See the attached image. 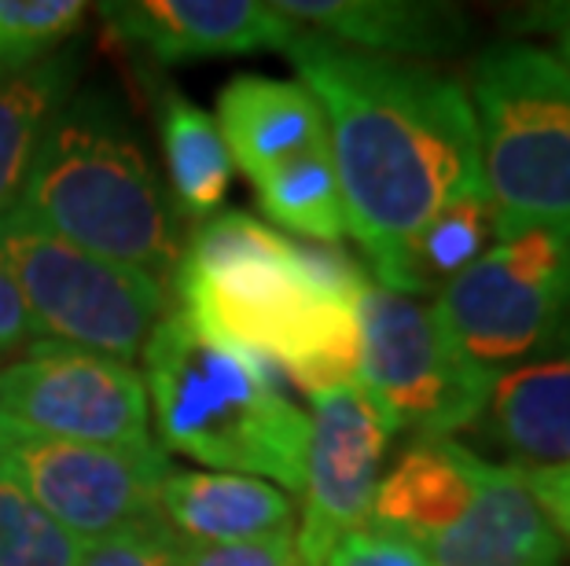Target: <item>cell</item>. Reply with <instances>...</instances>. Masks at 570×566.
<instances>
[{
    "mask_svg": "<svg viewBox=\"0 0 570 566\" xmlns=\"http://www.w3.org/2000/svg\"><path fill=\"white\" fill-rule=\"evenodd\" d=\"M501 244L497 218L490 207L487 188L475 185L449 199L434 218L409 239V247L397 255L391 272L380 287L394 295H439L445 284H453L468 265H475L487 250Z\"/></svg>",
    "mask_w": 570,
    "mask_h": 566,
    "instance_id": "d6986e66",
    "label": "cell"
},
{
    "mask_svg": "<svg viewBox=\"0 0 570 566\" xmlns=\"http://www.w3.org/2000/svg\"><path fill=\"white\" fill-rule=\"evenodd\" d=\"M284 19L386 59H442L468 44V19L434 0H276Z\"/></svg>",
    "mask_w": 570,
    "mask_h": 566,
    "instance_id": "9a60e30c",
    "label": "cell"
},
{
    "mask_svg": "<svg viewBox=\"0 0 570 566\" xmlns=\"http://www.w3.org/2000/svg\"><path fill=\"white\" fill-rule=\"evenodd\" d=\"M391 424L357 383L309 397V449L295 526L298 566H324L338 540L372 526Z\"/></svg>",
    "mask_w": 570,
    "mask_h": 566,
    "instance_id": "8fae6325",
    "label": "cell"
},
{
    "mask_svg": "<svg viewBox=\"0 0 570 566\" xmlns=\"http://www.w3.org/2000/svg\"><path fill=\"white\" fill-rule=\"evenodd\" d=\"M468 100L501 244L570 232V67L538 44H493L479 56Z\"/></svg>",
    "mask_w": 570,
    "mask_h": 566,
    "instance_id": "5b68a950",
    "label": "cell"
},
{
    "mask_svg": "<svg viewBox=\"0 0 570 566\" xmlns=\"http://www.w3.org/2000/svg\"><path fill=\"white\" fill-rule=\"evenodd\" d=\"M104 22L163 67L191 59L284 52L302 33L298 22L284 19L262 0H122L100 4Z\"/></svg>",
    "mask_w": 570,
    "mask_h": 566,
    "instance_id": "7c38bea8",
    "label": "cell"
},
{
    "mask_svg": "<svg viewBox=\"0 0 570 566\" xmlns=\"http://www.w3.org/2000/svg\"><path fill=\"white\" fill-rule=\"evenodd\" d=\"M166 475L169 460L159 441H67L38 435L0 413V478L89 545L118 526L159 515Z\"/></svg>",
    "mask_w": 570,
    "mask_h": 566,
    "instance_id": "9c48e42d",
    "label": "cell"
},
{
    "mask_svg": "<svg viewBox=\"0 0 570 566\" xmlns=\"http://www.w3.org/2000/svg\"><path fill=\"white\" fill-rule=\"evenodd\" d=\"M89 540L0 478V566H81Z\"/></svg>",
    "mask_w": 570,
    "mask_h": 566,
    "instance_id": "603a6c76",
    "label": "cell"
},
{
    "mask_svg": "<svg viewBox=\"0 0 570 566\" xmlns=\"http://www.w3.org/2000/svg\"><path fill=\"white\" fill-rule=\"evenodd\" d=\"M357 328L354 383L391 430L449 438L479 424L490 383L464 368V360L449 349L431 306L368 280L357 302Z\"/></svg>",
    "mask_w": 570,
    "mask_h": 566,
    "instance_id": "ba28073f",
    "label": "cell"
},
{
    "mask_svg": "<svg viewBox=\"0 0 570 566\" xmlns=\"http://www.w3.org/2000/svg\"><path fill=\"white\" fill-rule=\"evenodd\" d=\"M449 349L493 387L570 342V232L504 239L434 295Z\"/></svg>",
    "mask_w": 570,
    "mask_h": 566,
    "instance_id": "8992f818",
    "label": "cell"
},
{
    "mask_svg": "<svg viewBox=\"0 0 570 566\" xmlns=\"http://www.w3.org/2000/svg\"><path fill=\"white\" fill-rule=\"evenodd\" d=\"M16 210L89 255L174 284L185 250L180 218L111 92L75 89L59 103Z\"/></svg>",
    "mask_w": 570,
    "mask_h": 566,
    "instance_id": "3957f363",
    "label": "cell"
},
{
    "mask_svg": "<svg viewBox=\"0 0 570 566\" xmlns=\"http://www.w3.org/2000/svg\"><path fill=\"white\" fill-rule=\"evenodd\" d=\"M78 89V52L59 48L45 63L0 78V214L16 207L22 177L59 103Z\"/></svg>",
    "mask_w": 570,
    "mask_h": 566,
    "instance_id": "44dd1931",
    "label": "cell"
},
{
    "mask_svg": "<svg viewBox=\"0 0 570 566\" xmlns=\"http://www.w3.org/2000/svg\"><path fill=\"white\" fill-rule=\"evenodd\" d=\"M159 137L166 155L169 202L177 218L206 221L222 207L233 185V155H228L222 129L199 103L185 92H166L159 107Z\"/></svg>",
    "mask_w": 570,
    "mask_h": 566,
    "instance_id": "ffe728a7",
    "label": "cell"
},
{
    "mask_svg": "<svg viewBox=\"0 0 570 566\" xmlns=\"http://www.w3.org/2000/svg\"><path fill=\"white\" fill-rule=\"evenodd\" d=\"M563 548L523 471L479 460L468 504L416 552L431 566H560Z\"/></svg>",
    "mask_w": 570,
    "mask_h": 566,
    "instance_id": "4fadbf2b",
    "label": "cell"
},
{
    "mask_svg": "<svg viewBox=\"0 0 570 566\" xmlns=\"http://www.w3.org/2000/svg\"><path fill=\"white\" fill-rule=\"evenodd\" d=\"M174 291L191 324L247 349L306 397L357 376L361 291L321 284L298 239L244 210H222L191 228Z\"/></svg>",
    "mask_w": 570,
    "mask_h": 566,
    "instance_id": "7a4b0ae2",
    "label": "cell"
},
{
    "mask_svg": "<svg viewBox=\"0 0 570 566\" xmlns=\"http://www.w3.org/2000/svg\"><path fill=\"white\" fill-rule=\"evenodd\" d=\"M287 59L327 118L346 236L383 280L449 199L482 185L468 89L428 63L357 52L306 27Z\"/></svg>",
    "mask_w": 570,
    "mask_h": 566,
    "instance_id": "6da1fadb",
    "label": "cell"
},
{
    "mask_svg": "<svg viewBox=\"0 0 570 566\" xmlns=\"http://www.w3.org/2000/svg\"><path fill=\"white\" fill-rule=\"evenodd\" d=\"M254 196L265 218L302 236L306 244H338L346 236V202L332 148L313 151L262 177L254 185Z\"/></svg>",
    "mask_w": 570,
    "mask_h": 566,
    "instance_id": "7402d4cb",
    "label": "cell"
},
{
    "mask_svg": "<svg viewBox=\"0 0 570 566\" xmlns=\"http://www.w3.org/2000/svg\"><path fill=\"white\" fill-rule=\"evenodd\" d=\"M515 30H538L556 41V59L570 67V4H533L512 16Z\"/></svg>",
    "mask_w": 570,
    "mask_h": 566,
    "instance_id": "f546056e",
    "label": "cell"
},
{
    "mask_svg": "<svg viewBox=\"0 0 570 566\" xmlns=\"http://www.w3.org/2000/svg\"><path fill=\"white\" fill-rule=\"evenodd\" d=\"M159 515L191 545H236L295 529V504L273 481L228 471H177L159 489Z\"/></svg>",
    "mask_w": 570,
    "mask_h": 566,
    "instance_id": "e0dca14e",
    "label": "cell"
},
{
    "mask_svg": "<svg viewBox=\"0 0 570 566\" xmlns=\"http://www.w3.org/2000/svg\"><path fill=\"white\" fill-rule=\"evenodd\" d=\"M180 552L185 537L163 515H148L92 540L81 566H180Z\"/></svg>",
    "mask_w": 570,
    "mask_h": 566,
    "instance_id": "d4e9b609",
    "label": "cell"
},
{
    "mask_svg": "<svg viewBox=\"0 0 570 566\" xmlns=\"http://www.w3.org/2000/svg\"><path fill=\"white\" fill-rule=\"evenodd\" d=\"M482 419L508 467H570V342L493 379Z\"/></svg>",
    "mask_w": 570,
    "mask_h": 566,
    "instance_id": "2e32d148",
    "label": "cell"
},
{
    "mask_svg": "<svg viewBox=\"0 0 570 566\" xmlns=\"http://www.w3.org/2000/svg\"><path fill=\"white\" fill-rule=\"evenodd\" d=\"M180 566H298L295 529L236 540V545H191V540H185Z\"/></svg>",
    "mask_w": 570,
    "mask_h": 566,
    "instance_id": "484cf974",
    "label": "cell"
},
{
    "mask_svg": "<svg viewBox=\"0 0 570 566\" xmlns=\"http://www.w3.org/2000/svg\"><path fill=\"white\" fill-rule=\"evenodd\" d=\"M81 0H0V78L45 63L85 22Z\"/></svg>",
    "mask_w": 570,
    "mask_h": 566,
    "instance_id": "cb8c5ba5",
    "label": "cell"
},
{
    "mask_svg": "<svg viewBox=\"0 0 570 566\" xmlns=\"http://www.w3.org/2000/svg\"><path fill=\"white\" fill-rule=\"evenodd\" d=\"M533 500L541 504V512L549 515L556 534L570 540V467H556V471H523Z\"/></svg>",
    "mask_w": 570,
    "mask_h": 566,
    "instance_id": "f1b7e54d",
    "label": "cell"
},
{
    "mask_svg": "<svg viewBox=\"0 0 570 566\" xmlns=\"http://www.w3.org/2000/svg\"><path fill=\"white\" fill-rule=\"evenodd\" d=\"M479 460L453 438H416L380 478L372 526L423 548L468 504Z\"/></svg>",
    "mask_w": 570,
    "mask_h": 566,
    "instance_id": "ac0fdd59",
    "label": "cell"
},
{
    "mask_svg": "<svg viewBox=\"0 0 570 566\" xmlns=\"http://www.w3.org/2000/svg\"><path fill=\"white\" fill-rule=\"evenodd\" d=\"M33 342H38V328L30 320L27 298H22L16 276H11L4 255H0V368Z\"/></svg>",
    "mask_w": 570,
    "mask_h": 566,
    "instance_id": "83f0119b",
    "label": "cell"
},
{
    "mask_svg": "<svg viewBox=\"0 0 570 566\" xmlns=\"http://www.w3.org/2000/svg\"><path fill=\"white\" fill-rule=\"evenodd\" d=\"M140 354L163 449L302 493L309 416L281 390L269 365L174 309L155 324Z\"/></svg>",
    "mask_w": 570,
    "mask_h": 566,
    "instance_id": "277c9868",
    "label": "cell"
},
{
    "mask_svg": "<svg viewBox=\"0 0 570 566\" xmlns=\"http://www.w3.org/2000/svg\"><path fill=\"white\" fill-rule=\"evenodd\" d=\"M324 566H431L409 540L386 534V529H357L346 540H338Z\"/></svg>",
    "mask_w": 570,
    "mask_h": 566,
    "instance_id": "4316f807",
    "label": "cell"
},
{
    "mask_svg": "<svg viewBox=\"0 0 570 566\" xmlns=\"http://www.w3.org/2000/svg\"><path fill=\"white\" fill-rule=\"evenodd\" d=\"M217 129L250 185L281 166L332 148L327 118L302 81L239 75L217 92Z\"/></svg>",
    "mask_w": 570,
    "mask_h": 566,
    "instance_id": "5bb4252c",
    "label": "cell"
},
{
    "mask_svg": "<svg viewBox=\"0 0 570 566\" xmlns=\"http://www.w3.org/2000/svg\"><path fill=\"white\" fill-rule=\"evenodd\" d=\"M0 255L27 298L38 339L132 360L169 312V284L67 244L16 207L0 214Z\"/></svg>",
    "mask_w": 570,
    "mask_h": 566,
    "instance_id": "52a82bcc",
    "label": "cell"
},
{
    "mask_svg": "<svg viewBox=\"0 0 570 566\" xmlns=\"http://www.w3.org/2000/svg\"><path fill=\"white\" fill-rule=\"evenodd\" d=\"M0 413L38 435L148 445V390L132 360L38 339L0 368Z\"/></svg>",
    "mask_w": 570,
    "mask_h": 566,
    "instance_id": "30bf717a",
    "label": "cell"
}]
</instances>
